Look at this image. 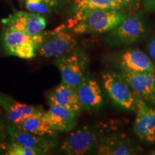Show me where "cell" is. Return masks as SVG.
Returning a JSON list of instances; mask_svg holds the SVG:
<instances>
[{
    "mask_svg": "<svg viewBox=\"0 0 155 155\" xmlns=\"http://www.w3.org/2000/svg\"><path fill=\"white\" fill-rule=\"evenodd\" d=\"M133 12L127 10L82 9L74 12L70 28L75 34H102L109 32Z\"/></svg>",
    "mask_w": 155,
    "mask_h": 155,
    "instance_id": "cell-1",
    "label": "cell"
},
{
    "mask_svg": "<svg viewBox=\"0 0 155 155\" xmlns=\"http://www.w3.org/2000/svg\"><path fill=\"white\" fill-rule=\"evenodd\" d=\"M150 24L145 11L137 9L117 27L106 32L104 42L111 47L139 43L148 36Z\"/></svg>",
    "mask_w": 155,
    "mask_h": 155,
    "instance_id": "cell-2",
    "label": "cell"
},
{
    "mask_svg": "<svg viewBox=\"0 0 155 155\" xmlns=\"http://www.w3.org/2000/svg\"><path fill=\"white\" fill-rule=\"evenodd\" d=\"M106 127L102 123L83 126L73 131L60 146V152L68 155H83L96 152L106 134Z\"/></svg>",
    "mask_w": 155,
    "mask_h": 155,
    "instance_id": "cell-3",
    "label": "cell"
},
{
    "mask_svg": "<svg viewBox=\"0 0 155 155\" xmlns=\"http://www.w3.org/2000/svg\"><path fill=\"white\" fill-rule=\"evenodd\" d=\"M102 81L106 92L116 106L127 111H136L137 98L121 73L106 71L102 73Z\"/></svg>",
    "mask_w": 155,
    "mask_h": 155,
    "instance_id": "cell-4",
    "label": "cell"
},
{
    "mask_svg": "<svg viewBox=\"0 0 155 155\" xmlns=\"http://www.w3.org/2000/svg\"><path fill=\"white\" fill-rule=\"evenodd\" d=\"M89 64V58L81 50H73L58 58L55 65L61 73L62 81L77 88L83 78Z\"/></svg>",
    "mask_w": 155,
    "mask_h": 155,
    "instance_id": "cell-5",
    "label": "cell"
},
{
    "mask_svg": "<svg viewBox=\"0 0 155 155\" xmlns=\"http://www.w3.org/2000/svg\"><path fill=\"white\" fill-rule=\"evenodd\" d=\"M77 45V40L63 27H59L53 32L46 33L45 40L37 52L45 58H60L73 51Z\"/></svg>",
    "mask_w": 155,
    "mask_h": 155,
    "instance_id": "cell-6",
    "label": "cell"
},
{
    "mask_svg": "<svg viewBox=\"0 0 155 155\" xmlns=\"http://www.w3.org/2000/svg\"><path fill=\"white\" fill-rule=\"evenodd\" d=\"M111 61L119 71L155 73V65L151 58L137 48H129L113 54Z\"/></svg>",
    "mask_w": 155,
    "mask_h": 155,
    "instance_id": "cell-7",
    "label": "cell"
},
{
    "mask_svg": "<svg viewBox=\"0 0 155 155\" xmlns=\"http://www.w3.org/2000/svg\"><path fill=\"white\" fill-rule=\"evenodd\" d=\"M137 98L136 119L133 130L135 135L143 142H155V108L138 96Z\"/></svg>",
    "mask_w": 155,
    "mask_h": 155,
    "instance_id": "cell-8",
    "label": "cell"
},
{
    "mask_svg": "<svg viewBox=\"0 0 155 155\" xmlns=\"http://www.w3.org/2000/svg\"><path fill=\"white\" fill-rule=\"evenodd\" d=\"M136 96L149 105L155 106V73L119 71Z\"/></svg>",
    "mask_w": 155,
    "mask_h": 155,
    "instance_id": "cell-9",
    "label": "cell"
},
{
    "mask_svg": "<svg viewBox=\"0 0 155 155\" xmlns=\"http://www.w3.org/2000/svg\"><path fill=\"white\" fill-rule=\"evenodd\" d=\"M4 26L23 33L35 35L42 32L46 28V19L40 14L17 11L2 20Z\"/></svg>",
    "mask_w": 155,
    "mask_h": 155,
    "instance_id": "cell-10",
    "label": "cell"
},
{
    "mask_svg": "<svg viewBox=\"0 0 155 155\" xmlns=\"http://www.w3.org/2000/svg\"><path fill=\"white\" fill-rule=\"evenodd\" d=\"M8 132L10 141L40 150L45 154L53 152L58 144L56 137L35 134L19 129L11 123L8 125Z\"/></svg>",
    "mask_w": 155,
    "mask_h": 155,
    "instance_id": "cell-11",
    "label": "cell"
},
{
    "mask_svg": "<svg viewBox=\"0 0 155 155\" xmlns=\"http://www.w3.org/2000/svg\"><path fill=\"white\" fill-rule=\"evenodd\" d=\"M140 148L127 134L114 133L106 134L96 150L100 155H131L139 154Z\"/></svg>",
    "mask_w": 155,
    "mask_h": 155,
    "instance_id": "cell-12",
    "label": "cell"
},
{
    "mask_svg": "<svg viewBox=\"0 0 155 155\" xmlns=\"http://www.w3.org/2000/svg\"><path fill=\"white\" fill-rule=\"evenodd\" d=\"M45 36L46 33L43 32L35 35H30L4 26L1 35V44L6 55L15 56L17 51L27 44H35L39 48Z\"/></svg>",
    "mask_w": 155,
    "mask_h": 155,
    "instance_id": "cell-13",
    "label": "cell"
},
{
    "mask_svg": "<svg viewBox=\"0 0 155 155\" xmlns=\"http://www.w3.org/2000/svg\"><path fill=\"white\" fill-rule=\"evenodd\" d=\"M83 110L98 111L104 105L101 90L94 78L86 75L76 88Z\"/></svg>",
    "mask_w": 155,
    "mask_h": 155,
    "instance_id": "cell-14",
    "label": "cell"
},
{
    "mask_svg": "<svg viewBox=\"0 0 155 155\" xmlns=\"http://www.w3.org/2000/svg\"><path fill=\"white\" fill-rule=\"evenodd\" d=\"M74 111L62 106L50 105L48 111H45L42 116L44 121L57 132H68L72 131L77 123Z\"/></svg>",
    "mask_w": 155,
    "mask_h": 155,
    "instance_id": "cell-15",
    "label": "cell"
},
{
    "mask_svg": "<svg viewBox=\"0 0 155 155\" xmlns=\"http://www.w3.org/2000/svg\"><path fill=\"white\" fill-rule=\"evenodd\" d=\"M47 99L49 105L62 106L74 111L77 115L83 111L76 88L63 81L48 93Z\"/></svg>",
    "mask_w": 155,
    "mask_h": 155,
    "instance_id": "cell-16",
    "label": "cell"
},
{
    "mask_svg": "<svg viewBox=\"0 0 155 155\" xmlns=\"http://www.w3.org/2000/svg\"><path fill=\"white\" fill-rule=\"evenodd\" d=\"M0 106L5 111L7 119L14 125L32 114L43 113L41 107H38L17 101L11 96L0 92Z\"/></svg>",
    "mask_w": 155,
    "mask_h": 155,
    "instance_id": "cell-17",
    "label": "cell"
},
{
    "mask_svg": "<svg viewBox=\"0 0 155 155\" xmlns=\"http://www.w3.org/2000/svg\"><path fill=\"white\" fill-rule=\"evenodd\" d=\"M141 0H74L73 11L82 9L127 10L139 9Z\"/></svg>",
    "mask_w": 155,
    "mask_h": 155,
    "instance_id": "cell-18",
    "label": "cell"
},
{
    "mask_svg": "<svg viewBox=\"0 0 155 155\" xmlns=\"http://www.w3.org/2000/svg\"><path fill=\"white\" fill-rule=\"evenodd\" d=\"M43 113L32 114L26 117L15 125L19 129L38 135H50L57 137L58 132L54 131L46 121H44Z\"/></svg>",
    "mask_w": 155,
    "mask_h": 155,
    "instance_id": "cell-19",
    "label": "cell"
},
{
    "mask_svg": "<svg viewBox=\"0 0 155 155\" xmlns=\"http://www.w3.org/2000/svg\"><path fill=\"white\" fill-rule=\"evenodd\" d=\"M6 155H43L45 154L42 151L32 148V147L25 146L15 141H10L8 142L2 152Z\"/></svg>",
    "mask_w": 155,
    "mask_h": 155,
    "instance_id": "cell-20",
    "label": "cell"
},
{
    "mask_svg": "<svg viewBox=\"0 0 155 155\" xmlns=\"http://www.w3.org/2000/svg\"><path fill=\"white\" fill-rule=\"evenodd\" d=\"M26 8L30 12L37 14H47L50 11V7L43 1L42 2H31L27 0Z\"/></svg>",
    "mask_w": 155,
    "mask_h": 155,
    "instance_id": "cell-21",
    "label": "cell"
},
{
    "mask_svg": "<svg viewBox=\"0 0 155 155\" xmlns=\"http://www.w3.org/2000/svg\"><path fill=\"white\" fill-rule=\"evenodd\" d=\"M8 125L6 120L0 114V154H2L5 147L9 141Z\"/></svg>",
    "mask_w": 155,
    "mask_h": 155,
    "instance_id": "cell-22",
    "label": "cell"
},
{
    "mask_svg": "<svg viewBox=\"0 0 155 155\" xmlns=\"http://www.w3.org/2000/svg\"><path fill=\"white\" fill-rule=\"evenodd\" d=\"M146 48L149 56L155 65V35H152L150 37L147 42Z\"/></svg>",
    "mask_w": 155,
    "mask_h": 155,
    "instance_id": "cell-23",
    "label": "cell"
},
{
    "mask_svg": "<svg viewBox=\"0 0 155 155\" xmlns=\"http://www.w3.org/2000/svg\"><path fill=\"white\" fill-rule=\"evenodd\" d=\"M143 8L147 12H155V0H141Z\"/></svg>",
    "mask_w": 155,
    "mask_h": 155,
    "instance_id": "cell-24",
    "label": "cell"
},
{
    "mask_svg": "<svg viewBox=\"0 0 155 155\" xmlns=\"http://www.w3.org/2000/svg\"><path fill=\"white\" fill-rule=\"evenodd\" d=\"M62 0H43L44 2H45L48 5H49L50 7H55L59 5L61 2Z\"/></svg>",
    "mask_w": 155,
    "mask_h": 155,
    "instance_id": "cell-25",
    "label": "cell"
},
{
    "mask_svg": "<svg viewBox=\"0 0 155 155\" xmlns=\"http://www.w3.org/2000/svg\"><path fill=\"white\" fill-rule=\"evenodd\" d=\"M149 154H154V155H155V150L151 151V152H150V153H149Z\"/></svg>",
    "mask_w": 155,
    "mask_h": 155,
    "instance_id": "cell-26",
    "label": "cell"
},
{
    "mask_svg": "<svg viewBox=\"0 0 155 155\" xmlns=\"http://www.w3.org/2000/svg\"><path fill=\"white\" fill-rule=\"evenodd\" d=\"M28 1H31V2H42L43 0H28Z\"/></svg>",
    "mask_w": 155,
    "mask_h": 155,
    "instance_id": "cell-27",
    "label": "cell"
}]
</instances>
